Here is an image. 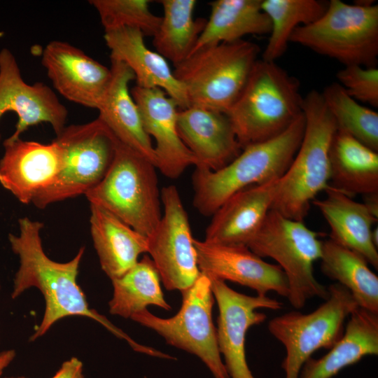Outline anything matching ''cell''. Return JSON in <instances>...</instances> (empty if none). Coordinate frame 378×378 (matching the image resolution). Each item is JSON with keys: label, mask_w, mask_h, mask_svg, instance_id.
I'll return each mask as SVG.
<instances>
[{"label": "cell", "mask_w": 378, "mask_h": 378, "mask_svg": "<svg viewBox=\"0 0 378 378\" xmlns=\"http://www.w3.org/2000/svg\"><path fill=\"white\" fill-rule=\"evenodd\" d=\"M328 3L320 0H262L261 8L271 22V31L261 59L276 62L286 52L293 32L318 19Z\"/></svg>", "instance_id": "cell-31"}, {"label": "cell", "mask_w": 378, "mask_h": 378, "mask_svg": "<svg viewBox=\"0 0 378 378\" xmlns=\"http://www.w3.org/2000/svg\"><path fill=\"white\" fill-rule=\"evenodd\" d=\"M43 223L24 216L18 220V234L10 233L8 241L18 257L19 266L14 275L11 298L15 300L31 288H36L45 300L42 320L31 335L33 342L43 337L58 321L73 316L92 319L136 349L139 344L113 325L88 304L78 284L77 277L85 247L79 248L70 260L59 262L50 259L43 249L41 232Z\"/></svg>", "instance_id": "cell-1"}, {"label": "cell", "mask_w": 378, "mask_h": 378, "mask_svg": "<svg viewBox=\"0 0 378 378\" xmlns=\"http://www.w3.org/2000/svg\"><path fill=\"white\" fill-rule=\"evenodd\" d=\"M337 82L353 99L378 107V69L358 65L343 66L336 74Z\"/></svg>", "instance_id": "cell-34"}, {"label": "cell", "mask_w": 378, "mask_h": 378, "mask_svg": "<svg viewBox=\"0 0 378 378\" xmlns=\"http://www.w3.org/2000/svg\"><path fill=\"white\" fill-rule=\"evenodd\" d=\"M279 179L246 188L230 197L212 215L204 240L246 246L271 210Z\"/></svg>", "instance_id": "cell-20"}, {"label": "cell", "mask_w": 378, "mask_h": 378, "mask_svg": "<svg viewBox=\"0 0 378 378\" xmlns=\"http://www.w3.org/2000/svg\"><path fill=\"white\" fill-rule=\"evenodd\" d=\"M304 125L302 113L284 132L244 147L224 167L211 171L204 167H195L192 176L194 207L203 216H212L236 192L280 178L299 148Z\"/></svg>", "instance_id": "cell-2"}, {"label": "cell", "mask_w": 378, "mask_h": 378, "mask_svg": "<svg viewBox=\"0 0 378 378\" xmlns=\"http://www.w3.org/2000/svg\"><path fill=\"white\" fill-rule=\"evenodd\" d=\"M6 378H26L24 377H6Z\"/></svg>", "instance_id": "cell-39"}, {"label": "cell", "mask_w": 378, "mask_h": 378, "mask_svg": "<svg viewBox=\"0 0 378 378\" xmlns=\"http://www.w3.org/2000/svg\"><path fill=\"white\" fill-rule=\"evenodd\" d=\"M291 42L335 59L343 66L377 67L378 5L371 1L350 4L330 0L318 19L293 32Z\"/></svg>", "instance_id": "cell-6"}, {"label": "cell", "mask_w": 378, "mask_h": 378, "mask_svg": "<svg viewBox=\"0 0 378 378\" xmlns=\"http://www.w3.org/2000/svg\"><path fill=\"white\" fill-rule=\"evenodd\" d=\"M62 154V167L52 184L32 201L38 209L85 195L105 176L115 157L118 139L97 118L70 125L53 139Z\"/></svg>", "instance_id": "cell-9"}, {"label": "cell", "mask_w": 378, "mask_h": 378, "mask_svg": "<svg viewBox=\"0 0 378 378\" xmlns=\"http://www.w3.org/2000/svg\"><path fill=\"white\" fill-rule=\"evenodd\" d=\"M0 160V184L20 202L32 203L40 192L50 186L62 167L56 142L48 144L6 138Z\"/></svg>", "instance_id": "cell-18"}, {"label": "cell", "mask_w": 378, "mask_h": 378, "mask_svg": "<svg viewBox=\"0 0 378 378\" xmlns=\"http://www.w3.org/2000/svg\"><path fill=\"white\" fill-rule=\"evenodd\" d=\"M148 0H90L97 12L104 31L129 27L139 29L144 36H153L161 17L153 13Z\"/></svg>", "instance_id": "cell-33"}, {"label": "cell", "mask_w": 378, "mask_h": 378, "mask_svg": "<svg viewBox=\"0 0 378 378\" xmlns=\"http://www.w3.org/2000/svg\"><path fill=\"white\" fill-rule=\"evenodd\" d=\"M320 260L323 274L344 286L359 307L378 314V276L363 257L329 239Z\"/></svg>", "instance_id": "cell-28"}, {"label": "cell", "mask_w": 378, "mask_h": 378, "mask_svg": "<svg viewBox=\"0 0 378 378\" xmlns=\"http://www.w3.org/2000/svg\"><path fill=\"white\" fill-rule=\"evenodd\" d=\"M111 281L113 291L108 310L113 315L131 318L148 305L171 309L164 298L158 272L148 255H144L122 276Z\"/></svg>", "instance_id": "cell-30"}, {"label": "cell", "mask_w": 378, "mask_h": 378, "mask_svg": "<svg viewBox=\"0 0 378 378\" xmlns=\"http://www.w3.org/2000/svg\"><path fill=\"white\" fill-rule=\"evenodd\" d=\"M180 310L164 318L147 309L134 314L131 319L153 330L174 347L198 357L214 378H230L220 354L216 328L212 318L214 297L211 280L202 274L182 293Z\"/></svg>", "instance_id": "cell-11"}, {"label": "cell", "mask_w": 378, "mask_h": 378, "mask_svg": "<svg viewBox=\"0 0 378 378\" xmlns=\"http://www.w3.org/2000/svg\"><path fill=\"white\" fill-rule=\"evenodd\" d=\"M147 135L155 141L156 168L166 177L178 178L190 166H197L193 154L181 141L177 130L176 102L160 88L137 85L130 90Z\"/></svg>", "instance_id": "cell-17"}, {"label": "cell", "mask_w": 378, "mask_h": 378, "mask_svg": "<svg viewBox=\"0 0 378 378\" xmlns=\"http://www.w3.org/2000/svg\"><path fill=\"white\" fill-rule=\"evenodd\" d=\"M41 64L62 96L75 104L97 109L111 80L110 68L80 48L56 40L44 48Z\"/></svg>", "instance_id": "cell-16"}, {"label": "cell", "mask_w": 378, "mask_h": 378, "mask_svg": "<svg viewBox=\"0 0 378 378\" xmlns=\"http://www.w3.org/2000/svg\"><path fill=\"white\" fill-rule=\"evenodd\" d=\"M193 244L200 271L209 279L239 284L254 290L259 296L274 291L288 298V283L281 267L264 261L248 246L196 239Z\"/></svg>", "instance_id": "cell-15"}, {"label": "cell", "mask_w": 378, "mask_h": 378, "mask_svg": "<svg viewBox=\"0 0 378 378\" xmlns=\"http://www.w3.org/2000/svg\"><path fill=\"white\" fill-rule=\"evenodd\" d=\"M372 239L374 246L377 248L378 246V228L377 227H376V228L372 229Z\"/></svg>", "instance_id": "cell-38"}, {"label": "cell", "mask_w": 378, "mask_h": 378, "mask_svg": "<svg viewBox=\"0 0 378 378\" xmlns=\"http://www.w3.org/2000/svg\"><path fill=\"white\" fill-rule=\"evenodd\" d=\"M156 169L148 160L118 141L106 174L85 195L90 204L106 209L148 238L162 217Z\"/></svg>", "instance_id": "cell-7"}, {"label": "cell", "mask_w": 378, "mask_h": 378, "mask_svg": "<svg viewBox=\"0 0 378 378\" xmlns=\"http://www.w3.org/2000/svg\"><path fill=\"white\" fill-rule=\"evenodd\" d=\"M300 88L298 79L276 62L256 61L226 113L242 148L279 135L302 114Z\"/></svg>", "instance_id": "cell-4"}, {"label": "cell", "mask_w": 378, "mask_h": 378, "mask_svg": "<svg viewBox=\"0 0 378 378\" xmlns=\"http://www.w3.org/2000/svg\"><path fill=\"white\" fill-rule=\"evenodd\" d=\"M321 93L337 130L378 152V113L353 99L337 82Z\"/></svg>", "instance_id": "cell-32"}, {"label": "cell", "mask_w": 378, "mask_h": 378, "mask_svg": "<svg viewBox=\"0 0 378 378\" xmlns=\"http://www.w3.org/2000/svg\"><path fill=\"white\" fill-rule=\"evenodd\" d=\"M365 205L368 211L378 218V193H373L364 196Z\"/></svg>", "instance_id": "cell-37"}, {"label": "cell", "mask_w": 378, "mask_h": 378, "mask_svg": "<svg viewBox=\"0 0 378 378\" xmlns=\"http://www.w3.org/2000/svg\"><path fill=\"white\" fill-rule=\"evenodd\" d=\"M258 45L244 39L220 43L193 52L174 66L190 106L227 113L242 92L258 59Z\"/></svg>", "instance_id": "cell-5"}, {"label": "cell", "mask_w": 378, "mask_h": 378, "mask_svg": "<svg viewBox=\"0 0 378 378\" xmlns=\"http://www.w3.org/2000/svg\"><path fill=\"white\" fill-rule=\"evenodd\" d=\"M326 192L325 198L312 203L330 227V239L360 254L377 270L378 251L372 239V227L377 218L352 197L330 186Z\"/></svg>", "instance_id": "cell-23"}, {"label": "cell", "mask_w": 378, "mask_h": 378, "mask_svg": "<svg viewBox=\"0 0 378 378\" xmlns=\"http://www.w3.org/2000/svg\"><path fill=\"white\" fill-rule=\"evenodd\" d=\"M15 356L16 351L15 349H11L0 351V378H1L4 370L14 360Z\"/></svg>", "instance_id": "cell-36"}, {"label": "cell", "mask_w": 378, "mask_h": 378, "mask_svg": "<svg viewBox=\"0 0 378 378\" xmlns=\"http://www.w3.org/2000/svg\"><path fill=\"white\" fill-rule=\"evenodd\" d=\"M302 108L303 136L291 164L278 180L271 208L298 221H303L316 196L330 187L329 152L337 130L321 92L309 91Z\"/></svg>", "instance_id": "cell-3"}, {"label": "cell", "mask_w": 378, "mask_h": 378, "mask_svg": "<svg viewBox=\"0 0 378 378\" xmlns=\"http://www.w3.org/2000/svg\"><path fill=\"white\" fill-rule=\"evenodd\" d=\"M104 38L111 59L125 64L132 71L137 86L160 88L176 102L179 109L189 107L186 90L167 60L146 46L139 29L124 27L104 31Z\"/></svg>", "instance_id": "cell-21"}, {"label": "cell", "mask_w": 378, "mask_h": 378, "mask_svg": "<svg viewBox=\"0 0 378 378\" xmlns=\"http://www.w3.org/2000/svg\"><path fill=\"white\" fill-rule=\"evenodd\" d=\"M163 16L153 44L156 52L176 66L192 52L206 20H195V0H161Z\"/></svg>", "instance_id": "cell-29"}, {"label": "cell", "mask_w": 378, "mask_h": 378, "mask_svg": "<svg viewBox=\"0 0 378 378\" xmlns=\"http://www.w3.org/2000/svg\"><path fill=\"white\" fill-rule=\"evenodd\" d=\"M164 211L154 232L148 237V253L168 290L181 293L201 275L188 214L174 185L160 192Z\"/></svg>", "instance_id": "cell-12"}, {"label": "cell", "mask_w": 378, "mask_h": 378, "mask_svg": "<svg viewBox=\"0 0 378 378\" xmlns=\"http://www.w3.org/2000/svg\"><path fill=\"white\" fill-rule=\"evenodd\" d=\"M261 1L216 0L209 2L210 16L192 52L206 46L242 40L249 34H270L271 22L261 8Z\"/></svg>", "instance_id": "cell-27"}, {"label": "cell", "mask_w": 378, "mask_h": 378, "mask_svg": "<svg viewBox=\"0 0 378 378\" xmlns=\"http://www.w3.org/2000/svg\"><path fill=\"white\" fill-rule=\"evenodd\" d=\"M177 130L183 143L195 157V167L217 171L242 150L230 120L223 112L195 106L179 109Z\"/></svg>", "instance_id": "cell-19"}, {"label": "cell", "mask_w": 378, "mask_h": 378, "mask_svg": "<svg viewBox=\"0 0 378 378\" xmlns=\"http://www.w3.org/2000/svg\"><path fill=\"white\" fill-rule=\"evenodd\" d=\"M111 78L97 109V118L118 141L148 160L156 167L152 140L144 129L139 108L129 89L135 76L125 64L114 59H111Z\"/></svg>", "instance_id": "cell-22"}, {"label": "cell", "mask_w": 378, "mask_h": 378, "mask_svg": "<svg viewBox=\"0 0 378 378\" xmlns=\"http://www.w3.org/2000/svg\"><path fill=\"white\" fill-rule=\"evenodd\" d=\"M90 234L99 264L111 279L122 276L148 253V238L106 209L90 204Z\"/></svg>", "instance_id": "cell-24"}, {"label": "cell", "mask_w": 378, "mask_h": 378, "mask_svg": "<svg viewBox=\"0 0 378 378\" xmlns=\"http://www.w3.org/2000/svg\"><path fill=\"white\" fill-rule=\"evenodd\" d=\"M329 162L330 187L351 197L378 193V152L337 130Z\"/></svg>", "instance_id": "cell-26"}, {"label": "cell", "mask_w": 378, "mask_h": 378, "mask_svg": "<svg viewBox=\"0 0 378 378\" xmlns=\"http://www.w3.org/2000/svg\"><path fill=\"white\" fill-rule=\"evenodd\" d=\"M0 290H1V284H0Z\"/></svg>", "instance_id": "cell-40"}, {"label": "cell", "mask_w": 378, "mask_h": 378, "mask_svg": "<svg viewBox=\"0 0 378 378\" xmlns=\"http://www.w3.org/2000/svg\"><path fill=\"white\" fill-rule=\"evenodd\" d=\"M211 280L218 308L216 337L218 349L230 378H255L246 361L245 342L248 329L264 322L267 316L258 309L279 310L283 303L267 296L239 293L225 281Z\"/></svg>", "instance_id": "cell-13"}, {"label": "cell", "mask_w": 378, "mask_h": 378, "mask_svg": "<svg viewBox=\"0 0 378 378\" xmlns=\"http://www.w3.org/2000/svg\"><path fill=\"white\" fill-rule=\"evenodd\" d=\"M51 378H85L83 364L78 358L72 357L64 361Z\"/></svg>", "instance_id": "cell-35"}, {"label": "cell", "mask_w": 378, "mask_h": 378, "mask_svg": "<svg viewBox=\"0 0 378 378\" xmlns=\"http://www.w3.org/2000/svg\"><path fill=\"white\" fill-rule=\"evenodd\" d=\"M320 234L309 229L303 221L286 218L271 209L262 226L247 244L260 258L274 260L284 272L289 288L290 304L300 309L313 298L326 300L328 288L314 274V263L320 260Z\"/></svg>", "instance_id": "cell-8"}, {"label": "cell", "mask_w": 378, "mask_h": 378, "mask_svg": "<svg viewBox=\"0 0 378 378\" xmlns=\"http://www.w3.org/2000/svg\"><path fill=\"white\" fill-rule=\"evenodd\" d=\"M348 318L340 340L323 356L309 358L299 378H332L363 357L378 354V314L358 307Z\"/></svg>", "instance_id": "cell-25"}, {"label": "cell", "mask_w": 378, "mask_h": 378, "mask_svg": "<svg viewBox=\"0 0 378 378\" xmlns=\"http://www.w3.org/2000/svg\"><path fill=\"white\" fill-rule=\"evenodd\" d=\"M328 290V298L312 312L291 311L268 323L269 332L286 349L281 363L285 378H299L302 366L316 351L330 349L343 335L346 319L358 307L341 284H332Z\"/></svg>", "instance_id": "cell-10"}, {"label": "cell", "mask_w": 378, "mask_h": 378, "mask_svg": "<svg viewBox=\"0 0 378 378\" xmlns=\"http://www.w3.org/2000/svg\"><path fill=\"white\" fill-rule=\"evenodd\" d=\"M18 116L15 132L8 137L20 138L29 127L48 123L56 136L66 127L68 111L54 91L41 82L29 84L22 78L13 53L0 50V119L6 112ZM1 139V135H0Z\"/></svg>", "instance_id": "cell-14"}]
</instances>
